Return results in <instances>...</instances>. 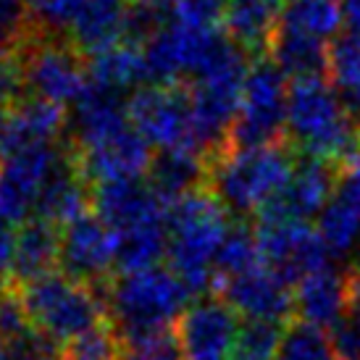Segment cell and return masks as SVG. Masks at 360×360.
Instances as JSON below:
<instances>
[{"instance_id": "21", "label": "cell", "mask_w": 360, "mask_h": 360, "mask_svg": "<svg viewBox=\"0 0 360 360\" xmlns=\"http://www.w3.org/2000/svg\"><path fill=\"white\" fill-rule=\"evenodd\" d=\"M60 255V229L45 219L32 216L13 231V266L11 284H30L53 274Z\"/></svg>"}, {"instance_id": "32", "label": "cell", "mask_w": 360, "mask_h": 360, "mask_svg": "<svg viewBox=\"0 0 360 360\" xmlns=\"http://www.w3.org/2000/svg\"><path fill=\"white\" fill-rule=\"evenodd\" d=\"M276 360H337V352L326 331L295 321L284 326Z\"/></svg>"}, {"instance_id": "17", "label": "cell", "mask_w": 360, "mask_h": 360, "mask_svg": "<svg viewBox=\"0 0 360 360\" xmlns=\"http://www.w3.org/2000/svg\"><path fill=\"white\" fill-rule=\"evenodd\" d=\"M221 300L248 321L284 323V319L295 313V292L269 269H255L221 281Z\"/></svg>"}, {"instance_id": "16", "label": "cell", "mask_w": 360, "mask_h": 360, "mask_svg": "<svg viewBox=\"0 0 360 360\" xmlns=\"http://www.w3.org/2000/svg\"><path fill=\"white\" fill-rule=\"evenodd\" d=\"M92 208H95V216L108 229H113V234H121L145 224L166 221L169 205L153 192L150 184H142L140 179H127L95 184Z\"/></svg>"}, {"instance_id": "27", "label": "cell", "mask_w": 360, "mask_h": 360, "mask_svg": "<svg viewBox=\"0 0 360 360\" xmlns=\"http://www.w3.org/2000/svg\"><path fill=\"white\" fill-rule=\"evenodd\" d=\"M169 250V231L166 221L145 224L137 229L116 234V271L134 274V271L155 269L158 260Z\"/></svg>"}, {"instance_id": "3", "label": "cell", "mask_w": 360, "mask_h": 360, "mask_svg": "<svg viewBox=\"0 0 360 360\" xmlns=\"http://www.w3.org/2000/svg\"><path fill=\"white\" fill-rule=\"evenodd\" d=\"M284 137L300 155L350 163L358 150V124L337 90L323 79L292 82L287 98V131Z\"/></svg>"}, {"instance_id": "37", "label": "cell", "mask_w": 360, "mask_h": 360, "mask_svg": "<svg viewBox=\"0 0 360 360\" xmlns=\"http://www.w3.org/2000/svg\"><path fill=\"white\" fill-rule=\"evenodd\" d=\"M226 0H176L171 6V19L195 27V30H216L224 21Z\"/></svg>"}, {"instance_id": "46", "label": "cell", "mask_w": 360, "mask_h": 360, "mask_svg": "<svg viewBox=\"0 0 360 360\" xmlns=\"http://www.w3.org/2000/svg\"><path fill=\"white\" fill-rule=\"evenodd\" d=\"M6 355H8V345H6V340L0 337V360H6Z\"/></svg>"}, {"instance_id": "44", "label": "cell", "mask_w": 360, "mask_h": 360, "mask_svg": "<svg viewBox=\"0 0 360 360\" xmlns=\"http://www.w3.org/2000/svg\"><path fill=\"white\" fill-rule=\"evenodd\" d=\"M342 13L352 32H360V0H342Z\"/></svg>"}, {"instance_id": "26", "label": "cell", "mask_w": 360, "mask_h": 360, "mask_svg": "<svg viewBox=\"0 0 360 360\" xmlns=\"http://www.w3.org/2000/svg\"><path fill=\"white\" fill-rule=\"evenodd\" d=\"M69 40L84 56H98L127 40V6L90 0L71 24Z\"/></svg>"}, {"instance_id": "30", "label": "cell", "mask_w": 360, "mask_h": 360, "mask_svg": "<svg viewBox=\"0 0 360 360\" xmlns=\"http://www.w3.org/2000/svg\"><path fill=\"white\" fill-rule=\"evenodd\" d=\"M329 79L342 103L360 113V32H342L329 45Z\"/></svg>"}, {"instance_id": "20", "label": "cell", "mask_w": 360, "mask_h": 360, "mask_svg": "<svg viewBox=\"0 0 360 360\" xmlns=\"http://www.w3.org/2000/svg\"><path fill=\"white\" fill-rule=\"evenodd\" d=\"M92 205V190L87 176L82 174L77 150L66 145L63 158L58 160L51 179L45 181L37 205H34V216L56 224V226H69L71 221L87 216V208Z\"/></svg>"}, {"instance_id": "47", "label": "cell", "mask_w": 360, "mask_h": 360, "mask_svg": "<svg viewBox=\"0 0 360 360\" xmlns=\"http://www.w3.org/2000/svg\"><path fill=\"white\" fill-rule=\"evenodd\" d=\"M103 3H113V6H124L127 0H103Z\"/></svg>"}, {"instance_id": "33", "label": "cell", "mask_w": 360, "mask_h": 360, "mask_svg": "<svg viewBox=\"0 0 360 360\" xmlns=\"http://www.w3.org/2000/svg\"><path fill=\"white\" fill-rule=\"evenodd\" d=\"M284 323L276 321H245L234 345L231 360H271L279 352Z\"/></svg>"}, {"instance_id": "6", "label": "cell", "mask_w": 360, "mask_h": 360, "mask_svg": "<svg viewBox=\"0 0 360 360\" xmlns=\"http://www.w3.org/2000/svg\"><path fill=\"white\" fill-rule=\"evenodd\" d=\"M16 58L21 66L24 92L30 98H40L63 108L79 101V95L90 84V66L74 48V42L40 27L24 40L16 51Z\"/></svg>"}, {"instance_id": "36", "label": "cell", "mask_w": 360, "mask_h": 360, "mask_svg": "<svg viewBox=\"0 0 360 360\" xmlns=\"http://www.w3.org/2000/svg\"><path fill=\"white\" fill-rule=\"evenodd\" d=\"M87 3L90 0H27L32 21L51 34L69 32Z\"/></svg>"}, {"instance_id": "39", "label": "cell", "mask_w": 360, "mask_h": 360, "mask_svg": "<svg viewBox=\"0 0 360 360\" xmlns=\"http://www.w3.org/2000/svg\"><path fill=\"white\" fill-rule=\"evenodd\" d=\"M121 360H184V352H181V345L176 340V331L169 329L150 337V340L124 347Z\"/></svg>"}, {"instance_id": "23", "label": "cell", "mask_w": 360, "mask_h": 360, "mask_svg": "<svg viewBox=\"0 0 360 360\" xmlns=\"http://www.w3.org/2000/svg\"><path fill=\"white\" fill-rule=\"evenodd\" d=\"M150 184L160 200L171 205L208 181V158L195 148H171L160 150L150 163Z\"/></svg>"}, {"instance_id": "31", "label": "cell", "mask_w": 360, "mask_h": 360, "mask_svg": "<svg viewBox=\"0 0 360 360\" xmlns=\"http://www.w3.org/2000/svg\"><path fill=\"white\" fill-rule=\"evenodd\" d=\"M255 269H263L258 231H252L245 221L229 224V229H226L219 245L216 260H213L216 279L226 281L234 279V276H242V274H250Z\"/></svg>"}, {"instance_id": "28", "label": "cell", "mask_w": 360, "mask_h": 360, "mask_svg": "<svg viewBox=\"0 0 360 360\" xmlns=\"http://www.w3.org/2000/svg\"><path fill=\"white\" fill-rule=\"evenodd\" d=\"M342 21L345 13L340 0H284L279 27L326 42L340 34Z\"/></svg>"}, {"instance_id": "15", "label": "cell", "mask_w": 360, "mask_h": 360, "mask_svg": "<svg viewBox=\"0 0 360 360\" xmlns=\"http://www.w3.org/2000/svg\"><path fill=\"white\" fill-rule=\"evenodd\" d=\"M82 174L90 184H105V181H127L140 179L150 171L153 145L134 127L113 134L108 140L92 145L87 150H77Z\"/></svg>"}, {"instance_id": "42", "label": "cell", "mask_w": 360, "mask_h": 360, "mask_svg": "<svg viewBox=\"0 0 360 360\" xmlns=\"http://www.w3.org/2000/svg\"><path fill=\"white\" fill-rule=\"evenodd\" d=\"M11 266H13V231L0 221V290L11 287Z\"/></svg>"}, {"instance_id": "18", "label": "cell", "mask_w": 360, "mask_h": 360, "mask_svg": "<svg viewBox=\"0 0 360 360\" xmlns=\"http://www.w3.org/2000/svg\"><path fill=\"white\" fill-rule=\"evenodd\" d=\"M319 234L331 258H345L360 248V160L340 169L334 195L319 216Z\"/></svg>"}, {"instance_id": "12", "label": "cell", "mask_w": 360, "mask_h": 360, "mask_svg": "<svg viewBox=\"0 0 360 360\" xmlns=\"http://www.w3.org/2000/svg\"><path fill=\"white\" fill-rule=\"evenodd\" d=\"M66 145H42L0 160V219L24 224L34 216V205L45 181L51 179Z\"/></svg>"}, {"instance_id": "1", "label": "cell", "mask_w": 360, "mask_h": 360, "mask_svg": "<svg viewBox=\"0 0 360 360\" xmlns=\"http://www.w3.org/2000/svg\"><path fill=\"white\" fill-rule=\"evenodd\" d=\"M108 321L121 337L124 347L150 340L160 331H169L171 323L190 308L192 292L171 269H148L134 274H121L105 287Z\"/></svg>"}, {"instance_id": "10", "label": "cell", "mask_w": 360, "mask_h": 360, "mask_svg": "<svg viewBox=\"0 0 360 360\" xmlns=\"http://www.w3.org/2000/svg\"><path fill=\"white\" fill-rule=\"evenodd\" d=\"M337 176H340L337 163L300 155L279 195H274L258 210L260 224H290V221L308 224V219L321 216V210L326 208V202L334 195Z\"/></svg>"}, {"instance_id": "14", "label": "cell", "mask_w": 360, "mask_h": 360, "mask_svg": "<svg viewBox=\"0 0 360 360\" xmlns=\"http://www.w3.org/2000/svg\"><path fill=\"white\" fill-rule=\"evenodd\" d=\"M66 127L69 124L60 105L24 95L0 113V160L21 150L56 145Z\"/></svg>"}, {"instance_id": "43", "label": "cell", "mask_w": 360, "mask_h": 360, "mask_svg": "<svg viewBox=\"0 0 360 360\" xmlns=\"http://www.w3.org/2000/svg\"><path fill=\"white\" fill-rule=\"evenodd\" d=\"M347 297H350V308L360 310V266L347 271Z\"/></svg>"}, {"instance_id": "40", "label": "cell", "mask_w": 360, "mask_h": 360, "mask_svg": "<svg viewBox=\"0 0 360 360\" xmlns=\"http://www.w3.org/2000/svg\"><path fill=\"white\" fill-rule=\"evenodd\" d=\"M331 345L337 360H360V310H347L331 326Z\"/></svg>"}, {"instance_id": "8", "label": "cell", "mask_w": 360, "mask_h": 360, "mask_svg": "<svg viewBox=\"0 0 360 360\" xmlns=\"http://www.w3.org/2000/svg\"><path fill=\"white\" fill-rule=\"evenodd\" d=\"M129 121L145 140L160 148L192 145V103L184 84H148L129 98Z\"/></svg>"}, {"instance_id": "45", "label": "cell", "mask_w": 360, "mask_h": 360, "mask_svg": "<svg viewBox=\"0 0 360 360\" xmlns=\"http://www.w3.org/2000/svg\"><path fill=\"white\" fill-rule=\"evenodd\" d=\"M140 3H148V6H160V8H171L176 0H140Z\"/></svg>"}, {"instance_id": "34", "label": "cell", "mask_w": 360, "mask_h": 360, "mask_svg": "<svg viewBox=\"0 0 360 360\" xmlns=\"http://www.w3.org/2000/svg\"><path fill=\"white\" fill-rule=\"evenodd\" d=\"M63 360H121L124 355V342L110 326V321L95 326L92 331L77 337L63 347Z\"/></svg>"}, {"instance_id": "2", "label": "cell", "mask_w": 360, "mask_h": 360, "mask_svg": "<svg viewBox=\"0 0 360 360\" xmlns=\"http://www.w3.org/2000/svg\"><path fill=\"white\" fill-rule=\"evenodd\" d=\"M297 155L287 142L266 148H226L208 160L205 190L221 202V208L245 221L279 195L292 176Z\"/></svg>"}, {"instance_id": "24", "label": "cell", "mask_w": 360, "mask_h": 360, "mask_svg": "<svg viewBox=\"0 0 360 360\" xmlns=\"http://www.w3.org/2000/svg\"><path fill=\"white\" fill-rule=\"evenodd\" d=\"M266 58L292 82L323 79L329 71V45L300 32L276 27L266 45Z\"/></svg>"}, {"instance_id": "4", "label": "cell", "mask_w": 360, "mask_h": 360, "mask_svg": "<svg viewBox=\"0 0 360 360\" xmlns=\"http://www.w3.org/2000/svg\"><path fill=\"white\" fill-rule=\"evenodd\" d=\"M226 210L205 187L171 202L166 210V231H169V263L192 295L205 292L216 279L213 260L219 245L229 229Z\"/></svg>"}, {"instance_id": "19", "label": "cell", "mask_w": 360, "mask_h": 360, "mask_svg": "<svg viewBox=\"0 0 360 360\" xmlns=\"http://www.w3.org/2000/svg\"><path fill=\"white\" fill-rule=\"evenodd\" d=\"M129 124V103H124V92L108 90L103 84L90 82L87 90L74 103L69 129L71 148L87 150L98 142L108 140L113 134L124 131Z\"/></svg>"}, {"instance_id": "29", "label": "cell", "mask_w": 360, "mask_h": 360, "mask_svg": "<svg viewBox=\"0 0 360 360\" xmlns=\"http://www.w3.org/2000/svg\"><path fill=\"white\" fill-rule=\"evenodd\" d=\"M90 79L95 84H103V87L116 92L137 87L140 82L148 79L145 60H142V48L131 45V42H121V45L110 48V51L92 56Z\"/></svg>"}, {"instance_id": "25", "label": "cell", "mask_w": 360, "mask_h": 360, "mask_svg": "<svg viewBox=\"0 0 360 360\" xmlns=\"http://www.w3.org/2000/svg\"><path fill=\"white\" fill-rule=\"evenodd\" d=\"M284 0H226L224 32L252 58L266 56L271 34L279 27Z\"/></svg>"}, {"instance_id": "9", "label": "cell", "mask_w": 360, "mask_h": 360, "mask_svg": "<svg viewBox=\"0 0 360 360\" xmlns=\"http://www.w3.org/2000/svg\"><path fill=\"white\" fill-rule=\"evenodd\" d=\"M258 245L263 266L287 287L300 284L316 271L329 269V250L319 231L308 224H260Z\"/></svg>"}, {"instance_id": "41", "label": "cell", "mask_w": 360, "mask_h": 360, "mask_svg": "<svg viewBox=\"0 0 360 360\" xmlns=\"http://www.w3.org/2000/svg\"><path fill=\"white\" fill-rule=\"evenodd\" d=\"M6 360H63V352L56 342L42 337L37 331L27 334L24 340L11 342Z\"/></svg>"}, {"instance_id": "35", "label": "cell", "mask_w": 360, "mask_h": 360, "mask_svg": "<svg viewBox=\"0 0 360 360\" xmlns=\"http://www.w3.org/2000/svg\"><path fill=\"white\" fill-rule=\"evenodd\" d=\"M34 30L27 0H0V53H16Z\"/></svg>"}, {"instance_id": "38", "label": "cell", "mask_w": 360, "mask_h": 360, "mask_svg": "<svg viewBox=\"0 0 360 360\" xmlns=\"http://www.w3.org/2000/svg\"><path fill=\"white\" fill-rule=\"evenodd\" d=\"M32 331L34 329H32L30 319H27V310L21 305L16 287L11 284L6 290H0V337L6 340V345L24 340Z\"/></svg>"}, {"instance_id": "11", "label": "cell", "mask_w": 360, "mask_h": 360, "mask_svg": "<svg viewBox=\"0 0 360 360\" xmlns=\"http://www.w3.org/2000/svg\"><path fill=\"white\" fill-rule=\"evenodd\" d=\"M60 271L71 279L105 290L116 271V234L98 216H82L60 229Z\"/></svg>"}, {"instance_id": "5", "label": "cell", "mask_w": 360, "mask_h": 360, "mask_svg": "<svg viewBox=\"0 0 360 360\" xmlns=\"http://www.w3.org/2000/svg\"><path fill=\"white\" fill-rule=\"evenodd\" d=\"M103 292L105 290L71 279L63 271H53L42 279L21 284L19 297L32 329L58 347H66L77 337L108 321Z\"/></svg>"}, {"instance_id": "13", "label": "cell", "mask_w": 360, "mask_h": 360, "mask_svg": "<svg viewBox=\"0 0 360 360\" xmlns=\"http://www.w3.org/2000/svg\"><path fill=\"white\" fill-rule=\"evenodd\" d=\"M240 316L221 300L202 297L176 321V340L184 360H229L240 337Z\"/></svg>"}, {"instance_id": "7", "label": "cell", "mask_w": 360, "mask_h": 360, "mask_svg": "<svg viewBox=\"0 0 360 360\" xmlns=\"http://www.w3.org/2000/svg\"><path fill=\"white\" fill-rule=\"evenodd\" d=\"M290 84L266 56L252 58L242 87L240 116L229 134V148H266L284 142Z\"/></svg>"}, {"instance_id": "48", "label": "cell", "mask_w": 360, "mask_h": 360, "mask_svg": "<svg viewBox=\"0 0 360 360\" xmlns=\"http://www.w3.org/2000/svg\"><path fill=\"white\" fill-rule=\"evenodd\" d=\"M358 140H360V121H358Z\"/></svg>"}, {"instance_id": "22", "label": "cell", "mask_w": 360, "mask_h": 360, "mask_svg": "<svg viewBox=\"0 0 360 360\" xmlns=\"http://www.w3.org/2000/svg\"><path fill=\"white\" fill-rule=\"evenodd\" d=\"M350 310L347 271L323 269L302 279L295 290V316L302 323L331 329Z\"/></svg>"}]
</instances>
